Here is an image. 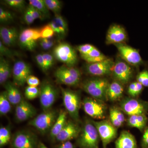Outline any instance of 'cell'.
I'll list each match as a JSON object with an SVG mask.
<instances>
[{"instance_id": "26", "label": "cell", "mask_w": 148, "mask_h": 148, "mask_svg": "<svg viewBox=\"0 0 148 148\" xmlns=\"http://www.w3.org/2000/svg\"><path fill=\"white\" fill-rule=\"evenodd\" d=\"M148 118L146 115L130 116L127 119V124L130 127L138 128L143 132L147 127Z\"/></svg>"}, {"instance_id": "49", "label": "cell", "mask_w": 148, "mask_h": 148, "mask_svg": "<svg viewBox=\"0 0 148 148\" xmlns=\"http://www.w3.org/2000/svg\"><path fill=\"white\" fill-rule=\"evenodd\" d=\"M143 88L144 86H143V85L137 82H136L133 97H136L141 93L143 91Z\"/></svg>"}, {"instance_id": "44", "label": "cell", "mask_w": 148, "mask_h": 148, "mask_svg": "<svg viewBox=\"0 0 148 148\" xmlns=\"http://www.w3.org/2000/svg\"><path fill=\"white\" fill-rule=\"evenodd\" d=\"M27 83L29 86L37 87L40 84V82L38 77L31 75L27 78Z\"/></svg>"}, {"instance_id": "17", "label": "cell", "mask_w": 148, "mask_h": 148, "mask_svg": "<svg viewBox=\"0 0 148 148\" xmlns=\"http://www.w3.org/2000/svg\"><path fill=\"white\" fill-rule=\"evenodd\" d=\"M81 129L77 124L73 122L67 121L66 124L56 138L58 142L70 141L77 138L80 133Z\"/></svg>"}, {"instance_id": "7", "label": "cell", "mask_w": 148, "mask_h": 148, "mask_svg": "<svg viewBox=\"0 0 148 148\" xmlns=\"http://www.w3.org/2000/svg\"><path fill=\"white\" fill-rule=\"evenodd\" d=\"M121 109L129 116L147 114L148 111V101L133 98H127L121 101Z\"/></svg>"}, {"instance_id": "29", "label": "cell", "mask_w": 148, "mask_h": 148, "mask_svg": "<svg viewBox=\"0 0 148 148\" xmlns=\"http://www.w3.org/2000/svg\"><path fill=\"white\" fill-rule=\"evenodd\" d=\"M11 105L5 90L1 92L0 94V114L1 116L5 115L10 112Z\"/></svg>"}, {"instance_id": "3", "label": "cell", "mask_w": 148, "mask_h": 148, "mask_svg": "<svg viewBox=\"0 0 148 148\" xmlns=\"http://www.w3.org/2000/svg\"><path fill=\"white\" fill-rule=\"evenodd\" d=\"M58 113L57 111L51 109L43 112L30 121L29 124L38 130L40 133L45 134L50 132L57 119Z\"/></svg>"}, {"instance_id": "22", "label": "cell", "mask_w": 148, "mask_h": 148, "mask_svg": "<svg viewBox=\"0 0 148 148\" xmlns=\"http://www.w3.org/2000/svg\"><path fill=\"white\" fill-rule=\"evenodd\" d=\"M49 24L52 27L54 33L57 34L61 38L65 36L68 31V26L62 16L60 14L56 15L55 17Z\"/></svg>"}, {"instance_id": "21", "label": "cell", "mask_w": 148, "mask_h": 148, "mask_svg": "<svg viewBox=\"0 0 148 148\" xmlns=\"http://www.w3.org/2000/svg\"><path fill=\"white\" fill-rule=\"evenodd\" d=\"M115 148H137L135 137L128 131H122L116 141Z\"/></svg>"}, {"instance_id": "1", "label": "cell", "mask_w": 148, "mask_h": 148, "mask_svg": "<svg viewBox=\"0 0 148 148\" xmlns=\"http://www.w3.org/2000/svg\"><path fill=\"white\" fill-rule=\"evenodd\" d=\"M110 84L106 79L96 78L86 81L83 84L82 88L92 98L104 101L107 99V90Z\"/></svg>"}, {"instance_id": "39", "label": "cell", "mask_w": 148, "mask_h": 148, "mask_svg": "<svg viewBox=\"0 0 148 148\" xmlns=\"http://www.w3.org/2000/svg\"><path fill=\"white\" fill-rule=\"evenodd\" d=\"M42 56L44 60L46 72L49 70L53 66L54 62V57L50 53H42Z\"/></svg>"}, {"instance_id": "5", "label": "cell", "mask_w": 148, "mask_h": 148, "mask_svg": "<svg viewBox=\"0 0 148 148\" xmlns=\"http://www.w3.org/2000/svg\"><path fill=\"white\" fill-rule=\"evenodd\" d=\"M54 58L66 66L74 67L77 62V56L75 49L67 43L58 44L53 50Z\"/></svg>"}, {"instance_id": "24", "label": "cell", "mask_w": 148, "mask_h": 148, "mask_svg": "<svg viewBox=\"0 0 148 148\" xmlns=\"http://www.w3.org/2000/svg\"><path fill=\"white\" fill-rule=\"evenodd\" d=\"M67 113V111L61 110L58 113L57 119L50 131V137L52 139H56L68 121Z\"/></svg>"}, {"instance_id": "23", "label": "cell", "mask_w": 148, "mask_h": 148, "mask_svg": "<svg viewBox=\"0 0 148 148\" xmlns=\"http://www.w3.org/2000/svg\"><path fill=\"white\" fill-rule=\"evenodd\" d=\"M4 87L12 105L17 106L23 100L20 90L15 85L11 82H7L4 84Z\"/></svg>"}, {"instance_id": "28", "label": "cell", "mask_w": 148, "mask_h": 148, "mask_svg": "<svg viewBox=\"0 0 148 148\" xmlns=\"http://www.w3.org/2000/svg\"><path fill=\"white\" fill-rule=\"evenodd\" d=\"M110 118L111 123L116 127L121 126L125 121V116L123 113L115 107L110 109Z\"/></svg>"}, {"instance_id": "40", "label": "cell", "mask_w": 148, "mask_h": 148, "mask_svg": "<svg viewBox=\"0 0 148 148\" xmlns=\"http://www.w3.org/2000/svg\"><path fill=\"white\" fill-rule=\"evenodd\" d=\"M13 16L12 14L8 11L5 10L2 8H0V21L1 22H8L12 20Z\"/></svg>"}, {"instance_id": "33", "label": "cell", "mask_w": 148, "mask_h": 148, "mask_svg": "<svg viewBox=\"0 0 148 148\" xmlns=\"http://www.w3.org/2000/svg\"><path fill=\"white\" fill-rule=\"evenodd\" d=\"M40 92V88H38L28 86L25 89V97L29 100H33L39 96Z\"/></svg>"}, {"instance_id": "16", "label": "cell", "mask_w": 148, "mask_h": 148, "mask_svg": "<svg viewBox=\"0 0 148 148\" xmlns=\"http://www.w3.org/2000/svg\"><path fill=\"white\" fill-rule=\"evenodd\" d=\"M36 113L34 107L24 99L16 106L15 117L18 122H21L31 119L36 115Z\"/></svg>"}, {"instance_id": "47", "label": "cell", "mask_w": 148, "mask_h": 148, "mask_svg": "<svg viewBox=\"0 0 148 148\" xmlns=\"http://www.w3.org/2000/svg\"><path fill=\"white\" fill-rule=\"evenodd\" d=\"M36 60L37 64L42 70L43 71L46 72L44 60L42 54H38L36 56Z\"/></svg>"}, {"instance_id": "19", "label": "cell", "mask_w": 148, "mask_h": 148, "mask_svg": "<svg viewBox=\"0 0 148 148\" xmlns=\"http://www.w3.org/2000/svg\"><path fill=\"white\" fill-rule=\"evenodd\" d=\"M33 28L24 29L21 32L18 37V42L21 48L33 51L37 46V41L33 38Z\"/></svg>"}, {"instance_id": "42", "label": "cell", "mask_w": 148, "mask_h": 148, "mask_svg": "<svg viewBox=\"0 0 148 148\" xmlns=\"http://www.w3.org/2000/svg\"><path fill=\"white\" fill-rule=\"evenodd\" d=\"M95 47L91 45L87 44L78 46L77 47V49L80 53L81 55H84L87 54Z\"/></svg>"}, {"instance_id": "4", "label": "cell", "mask_w": 148, "mask_h": 148, "mask_svg": "<svg viewBox=\"0 0 148 148\" xmlns=\"http://www.w3.org/2000/svg\"><path fill=\"white\" fill-rule=\"evenodd\" d=\"M64 107L68 113L74 120L79 119L81 101L77 92L69 89L61 88Z\"/></svg>"}, {"instance_id": "8", "label": "cell", "mask_w": 148, "mask_h": 148, "mask_svg": "<svg viewBox=\"0 0 148 148\" xmlns=\"http://www.w3.org/2000/svg\"><path fill=\"white\" fill-rule=\"evenodd\" d=\"M40 101L44 112L51 109L57 98V92L53 85L48 81L43 82L40 88Z\"/></svg>"}, {"instance_id": "50", "label": "cell", "mask_w": 148, "mask_h": 148, "mask_svg": "<svg viewBox=\"0 0 148 148\" xmlns=\"http://www.w3.org/2000/svg\"><path fill=\"white\" fill-rule=\"evenodd\" d=\"M58 148H75V147L71 142L70 141H66V142L62 143Z\"/></svg>"}, {"instance_id": "34", "label": "cell", "mask_w": 148, "mask_h": 148, "mask_svg": "<svg viewBox=\"0 0 148 148\" xmlns=\"http://www.w3.org/2000/svg\"><path fill=\"white\" fill-rule=\"evenodd\" d=\"M0 53L2 56L10 58H13L14 56L19 55L18 52L10 49L8 47L5 45L2 41H0Z\"/></svg>"}, {"instance_id": "18", "label": "cell", "mask_w": 148, "mask_h": 148, "mask_svg": "<svg viewBox=\"0 0 148 148\" xmlns=\"http://www.w3.org/2000/svg\"><path fill=\"white\" fill-rule=\"evenodd\" d=\"M126 39V34L124 29L119 25H114L109 29L106 37L108 44L121 43Z\"/></svg>"}, {"instance_id": "45", "label": "cell", "mask_w": 148, "mask_h": 148, "mask_svg": "<svg viewBox=\"0 0 148 148\" xmlns=\"http://www.w3.org/2000/svg\"><path fill=\"white\" fill-rule=\"evenodd\" d=\"M82 58L85 61H86L88 64H94V63H98V62L104 61L107 58L105 55L99 57L88 58V57H82Z\"/></svg>"}, {"instance_id": "6", "label": "cell", "mask_w": 148, "mask_h": 148, "mask_svg": "<svg viewBox=\"0 0 148 148\" xmlns=\"http://www.w3.org/2000/svg\"><path fill=\"white\" fill-rule=\"evenodd\" d=\"M54 76L59 83L74 86L79 83L81 73L79 70L76 68L64 65L56 70Z\"/></svg>"}, {"instance_id": "51", "label": "cell", "mask_w": 148, "mask_h": 148, "mask_svg": "<svg viewBox=\"0 0 148 148\" xmlns=\"http://www.w3.org/2000/svg\"><path fill=\"white\" fill-rule=\"evenodd\" d=\"M135 85H136V82H133L130 85L129 87H128L127 92H128V94L132 97H133V94H134Z\"/></svg>"}, {"instance_id": "13", "label": "cell", "mask_w": 148, "mask_h": 148, "mask_svg": "<svg viewBox=\"0 0 148 148\" xmlns=\"http://www.w3.org/2000/svg\"><path fill=\"white\" fill-rule=\"evenodd\" d=\"M12 145L14 148H36V138L31 132L20 131L14 136Z\"/></svg>"}, {"instance_id": "52", "label": "cell", "mask_w": 148, "mask_h": 148, "mask_svg": "<svg viewBox=\"0 0 148 148\" xmlns=\"http://www.w3.org/2000/svg\"><path fill=\"white\" fill-rule=\"evenodd\" d=\"M38 147V148H48L43 143H41V142L39 143Z\"/></svg>"}, {"instance_id": "32", "label": "cell", "mask_w": 148, "mask_h": 148, "mask_svg": "<svg viewBox=\"0 0 148 148\" xmlns=\"http://www.w3.org/2000/svg\"><path fill=\"white\" fill-rule=\"evenodd\" d=\"M11 138L10 130L8 127H3L0 128V146L3 147L9 142Z\"/></svg>"}, {"instance_id": "15", "label": "cell", "mask_w": 148, "mask_h": 148, "mask_svg": "<svg viewBox=\"0 0 148 148\" xmlns=\"http://www.w3.org/2000/svg\"><path fill=\"white\" fill-rule=\"evenodd\" d=\"M112 73L115 79L121 84L128 83L132 77L131 67L122 61H117L115 63Z\"/></svg>"}, {"instance_id": "48", "label": "cell", "mask_w": 148, "mask_h": 148, "mask_svg": "<svg viewBox=\"0 0 148 148\" xmlns=\"http://www.w3.org/2000/svg\"><path fill=\"white\" fill-rule=\"evenodd\" d=\"M24 18L25 23L27 25L32 24L35 20L34 18L32 16V14L29 13V12L27 10H26L24 12Z\"/></svg>"}, {"instance_id": "35", "label": "cell", "mask_w": 148, "mask_h": 148, "mask_svg": "<svg viewBox=\"0 0 148 148\" xmlns=\"http://www.w3.org/2000/svg\"><path fill=\"white\" fill-rule=\"evenodd\" d=\"M40 32L41 38H52L53 35L55 34L52 27L49 24L42 27L40 29Z\"/></svg>"}, {"instance_id": "36", "label": "cell", "mask_w": 148, "mask_h": 148, "mask_svg": "<svg viewBox=\"0 0 148 148\" xmlns=\"http://www.w3.org/2000/svg\"><path fill=\"white\" fill-rule=\"evenodd\" d=\"M5 2L11 7L18 10H22L25 5L24 0H5Z\"/></svg>"}, {"instance_id": "38", "label": "cell", "mask_w": 148, "mask_h": 148, "mask_svg": "<svg viewBox=\"0 0 148 148\" xmlns=\"http://www.w3.org/2000/svg\"><path fill=\"white\" fill-rule=\"evenodd\" d=\"M137 82L144 87H148V70H145L139 73L137 77Z\"/></svg>"}, {"instance_id": "37", "label": "cell", "mask_w": 148, "mask_h": 148, "mask_svg": "<svg viewBox=\"0 0 148 148\" xmlns=\"http://www.w3.org/2000/svg\"><path fill=\"white\" fill-rule=\"evenodd\" d=\"M39 43L43 49L48 50L53 47L55 44V41L52 38H41L39 40Z\"/></svg>"}, {"instance_id": "12", "label": "cell", "mask_w": 148, "mask_h": 148, "mask_svg": "<svg viewBox=\"0 0 148 148\" xmlns=\"http://www.w3.org/2000/svg\"><path fill=\"white\" fill-rule=\"evenodd\" d=\"M115 63L110 58L94 64H88L86 67L88 73L96 76L107 75L112 73Z\"/></svg>"}, {"instance_id": "9", "label": "cell", "mask_w": 148, "mask_h": 148, "mask_svg": "<svg viewBox=\"0 0 148 148\" xmlns=\"http://www.w3.org/2000/svg\"><path fill=\"white\" fill-rule=\"evenodd\" d=\"M84 112L95 119H104L106 116V107L103 101L93 98L87 97L82 102Z\"/></svg>"}, {"instance_id": "11", "label": "cell", "mask_w": 148, "mask_h": 148, "mask_svg": "<svg viewBox=\"0 0 148 148\" xmlns=\"http://www.w3.org/2000/svg\"><path fill=\"white\" fill-rule=\"evenodd\" d=\"M31 67L26 62L18 61L14 63L12 69V75L14 83L22 86L27 83V78L32 75Z\"/></svg>"}, {"instance_id": "2", "label": "cell", "mask_w": 148, "mask_h": 148, "mask_svg": "<svg viewBox=\"0 0 148 148\" xmlns=\"http://www.w3.org/2000/svg\"><path fill=\"white\" fill-rule=\"evenodd\" d=\"M100 138L92 122L87 121L81 130L78 143L81 148H98Z\"/></svg>"}, {"instance_id": "27", "label": "cell", "mask_w": 148, "mask_h": 148, "mask_svg": "<svg viewBox=\"0 0 148 148\" xmlns=\"http://www.w3.org/2000/svg\"><path fill=\"white\" fill-rule=\"evenodd\" d=\"M11 73L10 65L3 56L0 57V84H3L10 77Z\"/></svg>"}, {"instance_id": "10", "label": "cell", "mask_w": 148, "mask_h": 148, "mask_svg": "<svg viewBox=\"0 0 148 148\" xmlns=\"http://www.w3.org/2000/svg\"><path fill=\"white\" fill-rule=\"evenodd\" d=\"M97 130L100 138L102 140L104 148L112 142L116 137L117 130L111 122L108 120L92 121Z\"/></svg>"}, {"instance_id": "30", "label": "cell", "mask_w": 148, "mask_h": 148, "mask_svg": "<svg viewBox=\"0 0 148 148\" xmlns=\"http://www.w3.org/2000/svg\"><path fill=\"white\" fill-rule=\"evenodd\" d=\"M29 5L38 10L45 17L50 16L49 10L48 8L45 0H29Z\"/></svg>"}, {"instance_id": "31", "label": "cell", "mask_w": 148, "mask_h": 148, "mask_svg": "<svg viewBox=\"0 0 148 148\" xmlns=\"http://www.w3.org/2000/svg\"><path fill=\"white\" fill-rule=\"evenodd\" d=\"M46 5L49 10L55 14H59L61 9V3L58 0H45Z\"/></svg>"}, {"instance_id": "25", "label": "cell", "mask_w": 148, "mask_h": 148, "mask_svg": "<svg viewBox=\"0 0 148 148\" xmlns=\"http://www.w3.org/2000/svg\"><path fill=\"white\" fill-rule=\"evenodd\" d=\"M123 87L118 81L112 82L109 85L107 92V99L111 101H116L122 96Z\"/></svg>"}, {"instance_id": "41", "label": "cell", "mask_w": 148, "mask_h": 148, "mask_svg": "<svg viewBox=\"0 0 148 148\" xmlns=\"http://www.w3.org/2000/svg\"><path fill=\"white\" fill-rule=\"evenodd\" d=\"M27 10L29 12V13L32 14L35 20L36 19H40L42 20L45 18L43 15L38 10L30 5H29L28 6Z\"/></svg>"}, {"instance_id": "14", "label": "cell", "mask_w": 148, "mask_h": 148, "mask_svg": "<svg viewBox=\"0 0 148 148\" xmlns=\"http://www.w3.org/2000/svg\"><path fill=\"white\" fill-rule=\"evenodd\" d=\"M114 45L121 57L127 63L136 66L143 64V59L138 50L122 43Z\"/></svg>"}, {"instance_id": "20", "label": "cell", "mask_w": 148, "mask_h": 148, "mask_svg": "<svg viewBox=\"0 0 148 148\" xmlns=\"http://www.w3.org/2000/svg\"><path fill=\"white\" fill-rule=\"evenodd\" d=\"M0 36L3 43L7 47H10L16 44L19 36L14 27H2L0 29Z\"/></svg>"}, {"instance_id": "46", "label": "cell", "mask_w": 148, "mask_h": 148, "mask_svg": "<svg viewBox=\"0 0 148 148\" xmlns=\"http://www.w3.org/2000/svg\"><path fill=\"white\" fill-rule=\"evenodd\" d=\"M141 146L142 148H148V126L144 130L141 141Z\"/></svg>"}, {"instance_id": "43", "label": "cell", "mask_w": 148, "mask_h": 148, "mask_svg": "<svg viewBox=\"0 0 148 148\" xmlns=\"http://www.w3.org/2000/svg\"><path fill=\"white\" fill-rule=\"evenodd\" d=\"M104 56L100 51L95 47L92 50L89 51L87 54L84 55H81V57H85L88 58H92V57H99Z\"/></svg>"}]
</instances>
